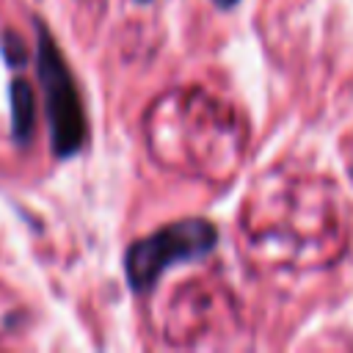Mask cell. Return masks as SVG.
I'll use <instances>...</instances> for the list:
<instances>
[{"label": "cell", "instance_id": "5", "mask_svg": "<svg viewBox=\"0 0 353 353\" xmlns=\"http://www.w3.org/2000/svg\"><path fill=\"white\" fill-rule=\"evenodd\" d=\"M36 124V99L25 80L11 83V132L17 143H28Z\"/></svg>", "mask_w": 353, "mask_h": 353}, {"label": "cell", "instance_id": "3", "mask_svg": "<svg viewBox=\"0 0 353 353\" xmlns=\"http://www.w3.org/2000/svg\"><path fill=\"white\" fill-rule=\"evenodd\" d=\"M218 232L204 218H185L135 240L124 254V273L132 290H149L171 262L204 256L215 248Z\"/></svg>", "mask_w": 353, "mask_h": 353}, {"label": "cell", "instance_id": "6", "mask_svg": "<svg viewBox=\"0 0 353 353\" xmlns=\"http://www.w3.org/2000/svg\"><path fill=\"white\" fill-rule=\"evenodd\" d=\"M6 55H8V61L11 63H19V61H25V50H22V44L8 33V44H6Z\"/></svg>", "mask_w": 353, "mask_h": 353}, {"label": "cell", "instance_id": "4", "mask_svg": "<svg viewBox=\"0 0 353 353\" xmlns=\"http://www.w3.org/2000/svg\"><path fill=\"white\" fill-rule=\"evenodd\" d=\"M221 303V295L210 290L201 281L182 284L165 306L163 314V336L171 345H196L199 336L207 331L210 320L215 317V309Z\"/></svg>", "mask_w": 353, "mask_h": 353}, {"label": "cell", "instance_id": "7", "mask_svg": "<svg viewBox=\"0 0 353 353\" xmlns=\"http://www.w3.org/2000/svg\"><path fill=\"white\" fill-rule=\"evenodd\" d=\"M215 3H218V6H223V8H229V6H234L237 0H215Z\"/></svg>", "mask_w": 353, "mask_h": 353}, {"label": "cell", "instance_id": "2", "mask_svg": "<svg viewBox=\"0 0 353 353\" xmlns=\"http://www.w3.org/2000/svg\"><path fill=\"white\" fill-rule=\"evenodd\" d=\"M36 66L39 80L44 85V105H47V124H50V141L55 154L66 157L83 149L88 121L83 110V97L77 91V83L55 47L52 36L36 25Z\"/></svg>", "mask_w": 353, "mask_h": 353}, {"label": "cell", "instance_id": "1", "mask_svg": "<svg viewBox=\"0 0 353 353\" xmlns=\"http://www.w3.org/2000/svg\"><path fill=\"white\" fill-rule=\"evenodd\" d=\"M152 157L179 176L226 182L245 152V124L215 94L182 85L165 91L143 116Z\"/></svg>", "mask_w": 353, "mask_h": 353}, {"label": "cell", "instance_id": "8", "mask_svg": "<svg viewBox=\"0 0 353 353\" xmlns=\"http://www.w3.org/2000/svg\"><path fill=\"white\" fill-rule=\"evenodd\" d=\"M141 3H146V0H141Z\"/></svg>", "mask_w": 353, "mask_h": 353}]
</instances>
